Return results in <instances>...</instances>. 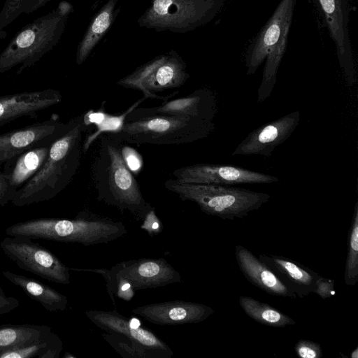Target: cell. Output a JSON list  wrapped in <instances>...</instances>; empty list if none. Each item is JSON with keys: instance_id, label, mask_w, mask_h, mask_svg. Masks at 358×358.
I'll list each match as a JSON object with an SVG mask.
<instances>
[{"instance_id": "obj_1", "label": "cell", "mask_w": 358, "mask_h": 358, "mask_svg": "<svg viewBox=\"0 0 358 358\" xmlns=\"http://www.w3.org/2000/svg\"><path fill=\"white\" fill-rule=\"evenodd\" d=\"M83 115L66 122L64 131L51 143L38 172L17 190L11 203L18 207L48 201L71 182L80 164L82 134L87 130Z\"/></svg>"}, {"instance_id": "obj_2", "label": "cell", "mask_w": 358, "mask_h": 358, "mask_svg": "<svg viewBox=\"0 0 358 358\" xmlns=\"http://www.w3.org/2000/svg\"><path fill=\"white\" fill-rule=\"evenodd\" d=\"M99 149L92 166V178L97 199L129 212L143 220L155 208L143 196L138 181L125 164L121 153L124 143L112 133L99 136Z\"/></svg>"}, {"instance_id": "obj_3", "label": "cell", "mask_w": 358, "mask_h": 358, "mask_svg": "<svg viewBox=\"0 0 358 358\" xmlns=\"http://www.w3.org/2000/svg\"><path fill=\"white\" fill-rule=\"evenodd\" d=\"M124 224L89 210L70 219L36 218L15 223L6 229L9 236H22L85 246L108 243L127 234Z\"/></svg>"}, {"instance_id": "obj_4", "label": "cell", "mask_w": 358, "mask_h": 358, "mask_svg": "<svg viewBox=\"0 0 358 358\" xmlns=\"http://www.w3.org/2000/svg\"><path fill=\"white\" fill-rule=\"evenodd\" d=\"M164 187L182 201L196 203L206 214L224 220L243 218L271 198L267 193L234 185L183 182L173 178L166 180Z\"/></svg>"}, {"instance_id": "obj_5", "label": "cell", "mask_w": 358, "mask_h": 358, "mask_svg": "<svg viewBox=\"0 0 358 358\" xmlns=\"http://www.w3.org/2000/svg\"><path fill=\"white\" fill-rule=\"evenodd\" d=\"M214 120L197 117L152 115L124 121L115 134L132 144L179 145L208 137L215 129Z\"/></svg>"}, {"instance_id": "obj_6", "label": "cell", "mask_w": 358, "mask_h": 358, "mask_svg": "<svg viewBox=\"0 0 358 358\" xmlns=\"http://www.w3.org/2000/svg\"><path fill=\"white\" fill-rule=\"evenodd\" d=\"M68 17L55 9L24 26L0 53V73L18 66V75L34 65L57 45Z\"/></svg>"}, {"instance_id": "obj_7", "label": "cell", "mask_w": 358, "mask_h": 358, "mask_svg": "<svg viewBox=\"0 0 358 358\" xmlns=\"http://www.w3.org/2000/svg\"><path fill=\"white\" fill-rule=\"evenodd\" d=\"M227 0H151L137 20L140 27L185 34L210 22Z\"/></svg>"}, {"instance_id": "obj_8", "label": "cell", "mask_w": 358, "mask_h": 358, "mask_svg": "<svg viewBox=\"0 0 358 358\" xmlns=\"http://www.w3.org/2000/svg\"><path fill=\"white\" fill-rule=\"evenodd\" d=\"M189 76L186 62L176 50H171L137 67L116 84L124 88L140 90L146 99L166 102L178 91L167 96H159L157 93L182 86Z\"/></svg>"}, {"instance_id": "obj_9", "label": "cell", "mask_w": 358, "mask_h": 358, "mask_svg": "<svg viewBox=\"0 0 358 358\" xmlns=\"http://www.w3.org/2000/svg\"><path fill=\"white\" fill-rule=\"evenodd\" d=\"M31 240L22 236H8L0 243V248L20 268L48 281L69 284L70 268L51 251Z\"/></svg>"}, {"instance_id": "obj_10", "label": "cell", "mask_w": 358, "mask_h": 358, "mask_svg": "<svg viewBox=\"0 0 358 358\" xmlns=\"http://www.w3.org/2000/svg\"><path fill=\"white\" fill-rule=\"evenodd\" d=\"M109 271L115 291L116 282L129 284L134 291L182 282L180 273L163 257L124 261Z\"/></svg>"}, {"instance_id": "obj_11", "label": "cell", "mask_w": 358, "mask_h": 358, "mask_svg": "<svg viewBox=\"0 0 358 358\" xmlns=\"http://www.w3.org/2000/svg\"><path fill=\"white\" fill-rule=\"evenodd\" d=\"M175 179L189 183L235 185L271 184L279 181L275 176L228 165L199 163L180 167L173 171Z\"/></svg>"}, {"instance_id": "obj_12", "label": "cell", "mask_w": 358, "mask_h": 358, "mask_svg": "<svg viewBox=\"0 0 358 358\" xmlns=\"http://www.w3.org/2000/svg\"><path fill=\"white\" fill-rule=\"evenodd\" d=\"M85 315L101 330L126 337L154 354L156 358H170L173 355L171 348L155 333L116 310H89L85 312Z\"/></svg>"}, {"instance_id": "obj_13", "label": "cell", "mask_w": 358, "mask_h": 358, "mask_svg": "<svg viewBox=\"0 0 358 358\" xmlns=\"http://www.w3.org/2000/svg\"><path fill=\"white\" fill-rule=\"evenodd\" d=\"M297 0H281L273 13L249 45L245 53L246 74L253 75L268 52L289 32Z\"/></svg>"}, {"instance_id": "obj_14", "label": "cell", "mask_w": 358, "mask_h": 358, "mask_svg": "<svg viewBox=\"0 0 358 358\" xmlns=\"http://www.w3.org/2000/svg\"><path fill=\"white\" fill-rule=\"evenodd\" d=\"M329 34L333 39L340 66L349 85L356 82V71L349 35L347 0H318Z\"/></svg>"}, {"instance_id": "obj_15", "label": "cell", "mask_w": 358, "mask_h": 358, "mask_svg": "<svg viewBox=\"0 0 358 358\" xmlns=\"http://www.w3.org/2000/svg\"><path fill=\"white\" fill-rule=\"evenodd\" d=\"M300 113L296 110L253 130L237 145L234 155L270 157L274 150L287 141L299 125Z\"/></svg>"}, {"instance_id": "obj_16", "label": "cell", "mask_w": 358, "mask_h": 358, "mask_svg": "<svg viewBox=\"0 0 358 358\" xmlns=\"http://www.w3.org/2000/svg\"><path fill=\"white\" fill-rule=\"evenodd\" d=\"M217 112L216 97L209 89L200 88L183 97L151 108H135L125 117L133 120L152 115H170L215 120Z\"/></svg>"}, {"instance_id": "obj_17", "label": "cell", "mask_w": 358, "mask_h": 358, "mask_svg": "<svg viewBox=\"0 0 358 358\" xmlns=\"http://www.w3.org/2000/svg\"><path fill=\"white\" fill-rule=\"evenodd\" d=\"M66 126L54 114L48 120L0 134V162L6 163L32 146L54 141Z\"/></svg>"}, {"instance_id": "obj_18", "label": "cell", "mask_w": 358, "mask_h": 358, "mask_svg": "<svg viewBox=\"0 0 358 358\" xmlns=\"http://www.w3.org/2000/svg\"><path fill=\"white\" fill-rule=\"evenodd\" d=\"M131 312L150 323L173 326L203 322L214 310L203 303L175 300L135 307Z\"/></svg>"}, {"instance_id": "obj_19", "label": "cell", "mask_w": 358, "mask_h": 358, "mask_svg": "<svg viewBox=\"0 0 358 358\" xmlns=\"http://www.w3.org/2000/svg\"><path fill=\"white\" fill-rule=\"evenodd\" d=\"M62 100L61 93L52 89L0 96V127L20 117H34Z\"/></svg>"}, {"instance_id": "obj_20", "label": "cell", "mask_w": 358, "mask_h": 358, "mask_svg": "<svg viewBox=\"0 0 358 358\" xmlns=\"http://www.w3.org/2000/svg\"><path fill=\"white\" fill-rule=\"evenodd\" d=\"M235 257L244 277L255 287L273 296L297 298L290 287L246 248L236 245Z\"/></svg>"}, {"instance_id": "obj_21", "label": "cell", "mask_w": 358, "mask_h": 358, "mask_svg": "<svg viewBox=\"0 0 358 358\" xmlns=\"http://www.w3.org/2000/svg\"><path fill=\"white\" fill-rule=\"evenodd\" d=\"M258 258L290 287L297 297L314 293L320 275L303 264L282 256L260 254Z\"/></svg>"}, {"instance_id": "obj_22", "label": "cell", "mask_w": 358, "mask_h": 358, "mask_svg": "<svg viewBox=\"0 0 358 358\" xmlns=\"http://www.w3.org/2000/svg\"><path fill=\"white\" fill-rule=\"evenodd\" d=\"M52 142L32 146L6 162V168L3 171L15 189H20L41 169Z\"/></svg>"}, {"instance_id": "obj_23", "label": "cell", "mask_w": 358, "mask_h": 358, "mask_svg": "<svg viewBox=\"0 0 358 358\" xmlns=\"http://www.w3.org/2000/svg\"><path fill=\"white\" fill-rule=\"evenodd\" d=\"M119 0H108L95 14L78 43L76 62L81 65L87 59L96 45L110 29L120 7L116 8Z\"/></svg>"}, {"instance_id": "obj_24", "label": "cell", "mask_w": 358, "mask_h": 358, "mask_svg": "<svg viewBox=\"0 0 358 358\" xmlns=\"http://www.w3.org/2000/svg\"><path fill=\"white\" fill-rule=\"evenodd\" d=\"M3 276L13 285L19 287L31 299L40 303L50 312L63 311L68 305L66 296L51 287L31 278L3 271Z\"/></svg>"}, {"instance_id": "obj_25", "label": "cell", "mask_w": 358, "mask_h": 358, "mask_svg": "<svg viewBox=\"0 0 358 358\" xmlns=\"http://www.w3.org/2000/svg\"><path fill=\"white\" fill-rule=\"evenodd\" d=\"M62 341L52 331L35 341L0 352V358H59Z\"/></svg>"}, {"instance_id": "obj_26", "label": "cell", "mask_w": 358, "mask_h": 358, "mask_svg": "<svg viewBox=\"0 0 358 358\" xmlns=\"http://www.w3.org/2000/svg\"><path fill=\"white\" fill-rule=\"evenodd\" d=\"M52 331L50 327L41 324L0 325V352L42 338Z\"/></svg>"}, {"instance_id": "obj_27", "label": "cell", "mask_w": 358, "mask_h": 358, "mask_svg": "<svg viewBox=\"0 0 358 358\" xmlns=\"http://www.w3.org/2000/svg\"><path fill=\"white\" fill-rule=\"evenodd\" d=\"M239 305L248 316L262 324L283 328L296 324L293 318L275 307L250 296H240Z\"/></svg>"}, {"instance_id": "obj_28", "label": "cell", "mask_w": 358, "mask_h": 358, "mask_svg": "<svg viewBox=\"0 0 358 358\" xmlns=\"http://www.w3.org/2000/svg\"><path fill=\"white\" fill-rule=\"evenodd\" d=\"M346 285L354 287L358 282V202L355 205L349 230L348 254L344 273Z\"/></svg>"}, {"instance_id": "obj_29", "label": "cell", "mask_w": 358, "mask_h": 358, "mask_svg": "<svg viewBox=\"0 0 358 358\" xmlns=\"http://www.w3.org/2000/svg\"><path fill=\"white\" fill-rule=\"evenodd\" d=\"M145 99H146V98L143 96L120 115H111L106 113L101 122L95 126L96 129L93 133L86 136L82 145V151L84 152H86L92 142L102 134L116 133L120 131L125 121V117L127 114H129L133 109L138 107V106Z\"/></svg>"}, {"instance_id": "obj_30", "label": "cell", "mask_w": 358, "mask_h": 358, "mask_svg": "<svg viewBox=\"0 0 358 358\" xmlns=\"http://www.w3.org/2000/svg\"><path fill=\"white\" fill-rule=\"evenodd\" d=\"M103 337L123 357L156 358L154 354L122 335L105 331Z\"/></svg>"}, {"instance_id": "obj_31", "label": "cell", "mask_w": 358, "mask_h": 358, "mask_svg": "<svg viewBox=\"0 0 358 358\" xmlns=\"http://www.w3.org/2000/svg\"><path fill=\"white\" fill-rule=\"evenodd\" d=\"M121 153L125 164L134 174H138L143 167V159L140 153L134 148L122 143Z\"/></svg>"}, {"instance_id": "obj_32", "label": "cell", "mask_w": 358, "mask_h": 358, "mask_svg": "<svg viewBox=\"0 0 358 358\" xmlns=\"http://www.w3.org/2000/svg\"><path fill=\"white\" fill-rule=\"evenodd\" d=\"M294 348L297 356L301 358H321L322 356L321 345L309 340H299Z\"/></svg>"}, {"instance_id": "obj_33", "label": "cell", "mask_w": 358, "mask_h": 358, "mask_svg": "<svg viewBox=\"0 0 358 358\" xmlns=\"http://www.w3.org/2000/svg\"><path fill=\"white\" fill-rule=\"evenodd\" d=\"M1 164L0 162V206H3L11 201L17 190L10 185L8 175L1 170Z\"/></svg>"}, {"instance_id": "obj_34", "label": "cell", "mask_w": 358, "mask_h": 358, "mask_svg": "<svg viewBox=\"0 0 358 358\" xmlns=\"http://www.w3.org/2000/svg\"><path fill=\"white\" fill-rule=\"evenodd\" d=\"M334 287V280L320 275L316 281V287L314 293L317 294L322 299H329L336 294Z\"/></svg>"}, {"instance_id": "obj_35", "label": "cell", "mask_w": 358, "mask_h": 358, "mask_svg": "<svg viewBox=\"0 0 358 358\" xmlns=\"http://www.w3.org/2000/svg\"><path fill=\"white\" fill-rule=\"evenodd\" d=\"M143 224L141 226V229L146 231L150 236L159 234L162 231V224L155 213V208L151 210L143 220Z\"/></svg>"}, {"instance_id": "obj_36", "label": "cell", "mask_w": 358, "mask_h": 358, "mask_svg": "<svg viewBox=\"0 0 358 358\" xmlns=\"http://www.w3.org/2000/svg\"><path fill=\"white\" fill-rule=\"evenodd\" d=\"M20 305L18 299L13 296H6L0 287V315L8 313L17 308Z\"/></svg>"}, {"instance_id": "obj_37", "label": "cell", "mask_w": 358, "mask_h": 358, "mask_svg": "<svg viewBox=\"0 0 358 358\" xmlns=\"http://www.w3.org/2000/svg\"><path fill=\"white\" fill-rule=\"evenodd\" d=\"M52 0H21L22 12H32Z\"/></svg>"}, {"instance_id": "obj_38", "label": "cell", "mask_w": 358, "mask_h": 358, "mask_svg": "<svg viewBox=\"0 0 358 358\" xmlns=\"http://www.w3.org/2000/svg\"><path fill=\"white\" fill-rule=\"evenodd\" d=\"M56 10L60 15L64 16H69L71 13L73 12V6L71 3L66 1H62L58 4Z\"/></svg>"}, {"instance_id": "obj_39", "label": "cell", "mask_w": 358, "mask_h": 358, "mask_svg": "<svg viewBox=\"0 0 358 358\" xmlns=\"http://www.w3.org/2000/svg\"><path fill=\"white\" fill-rule=\"evenodd\" d=\"M350 358H358V346H357L350 353Z\"/></svg>"}]
</instances>
